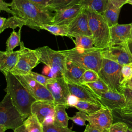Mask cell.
Returning a JSON list of instances; mask_svg holds the SVG:
<instances>
[{"label":"cell","instance_id":"6da1fadb","mask_svg":"<svg viewBox=\"0 0 132 132\" xmlns=\"http://www.w3.org/2000/svg\"><path fill=\"white\" fill-rule=\"evenodd\" d=\"M10 8L18 16L26 22V26L38 31L40 25L51 24L54 13L29 0H12Z\"/></svg>","mask_w":132,"mask_h":132},{"label":"cell","instance_id":"7a4b0ae2","mask_svg":"<svg viewBox=\"0 0 132 132\" xmlns=\"http://www.w3.org/2000/svg\"><path fill=\"white\" fill-rule=\"evenodd\" d=\"M7 86L5 90L11 102L25 120L31 114L32 104L37 101L25 89L16 76L11 73L4 74Z\"/></svg>","mask_w":132,"mask_h":132},{"label":"cell","instance_id":"3957f363","mask_svg":"<svg viewBox=\"0 0 132 132\" xmlns=\"http://www.w3.org/2000/svg\"><path fill=\"white\" fill-rule=\"evenodd\" d=\"M60 51L65 56L68 61L86 70H91L98 73L101 69L103 57L101 50L95 47L82 49L75 47Z\"/></svg>","mask_w":132,"mask_h":132},{"label":"cell","instance_id":"277c9868","mask_svg":"<svg viewBox=\"0 0 132 132\" xmlns=\"http://www.w3.org/2000/svg\"><path fill=\"white\" fill-rule=\"evenodd\" d=\"M86 10L89 15V25L93 40L94 46L99 50L109 47L110 27L107 22L102 15L91 10Z\"/></svg>","mask_w":132,"mask_h":132},{"label":"cell","instance_id":"5b68a950","mask_svg":"<svg viewBox=\"0 0 132 132\" xmlns=\"http://www.w3.org/2000/svg\"><path fill=\"white\" fill-rule=\"evenodd\" d=\"M24 120L6 93L0 103V132H5L8 129L14 131L24 124Z\"/></svg>","mask_w":132,"mask_h":132},{"label":"cell","instance_id":"8992f818","mask_svg":"<svg viewBox=\"0 0 132 132\" xmlns=\"http://www.w3.org/2000/svg\"><path fill=\"white\" fill-rule=\"evenodd\" d=\"M122 67L115 61L103 58L101 69L98 73L99 78L108 86L110 90L121 93L123 89Z\"/></svg>","mask_w":132,"mask_h":132},{"label":"cell","instance_id":"52a82bcc","mask_svg":"<svg viewBox=\"0 0 132 132\" xmlns=\"http://www.w3.org/2000/svg\"><path fill=\"white\" fill-rule=\"evenodd\" d=\"M40 61L50 68L58 77L63 76L65 72L67 59L60 51L44 46L35 50Z\"/></svg>","mask_w":132,"mask_h":132},{"label":"cell","instance_id":"ba28073f","mask_svg":"<svg viewBox=\"0 0 132 132\" xmlns=\"http://www.w3.org/2000/svg\"><path fill=\"white\" fill-rule=\"evenodd\" d=\"M20 46L18 62L10 73L15 76L27 75L40 61L35 50L25 47L23 42Z\"/></svg>","mask_w":132,"mask_h":132},{"label":"cell","instance_id":"9c48e42d","mask_svg":"<svg viewBox=\"0 0 132 132\" xmlns=\"http://www.w3.org/2000/svg\"><path fill=\"white\" fill-rule=\"evenodd\" d=\"M16 76L25 89L37 101H46L54 103L52 94L45 86L27 75Z\"/></svg>","mask_w":132,"mask_h":132},{"label":"cell","instance_id":"30bf717a","mask_svg":"<svg viewBox=\"0 0 132 132\" xmlns=\"http://www.w3.org/2000/svg\"><path fill=\"white\" fill-rule=\"evenodd\" d=\"M54 98V104L67 106V101L71 94L65 79L63 76L52 78L46 85Z\"/></svg>","mask_w":132,"mask_h":132},{"label":"cell","instance_id":"8fae6325","mask_svg":"<svg viewBox=\"0 0 132 132\" xmlns=\"http://www.w3.org/2000/svg\"><path fill=\"white\" fill-rule=\"evenodd\" d=\"M100 50L104 58L115 61L122 65L132 64V55L126 43L112 45Z\"/></svg>","mask_w":132,"mask_h":132},{"label":"cell","instance_id":"7c38bea8","mask_svg":"<svg viewBox=\"0 0 132 132\" xmlns=\"http://www.w3.org/2000/svg\"><path fill=\"white\" fill-rule=\"evenodd\" d=\"M87 121L90 124L102 131L104 129H109L113 123L112 111L104 107L97 112L88 115Z\"/></svg>","mask_w":132,"mask_h":132},{"label":"cell","instance_id":"4fadbf2b","mask_svg":"<svg viewBox=\"0 0 132 132\" xmlns=\"http://www.w3.org/2000/svg\"><path fill=\"white\" fill-rule=\"evenodd\" d=\"M84 9L82 5L77 4L58 10L54 13L51 24L69 25Z\"/></svg>","mask_w":132,"mask_h":132},{"label":"cell","instance_id":"5bb4252c","mask_svg":"<svg viewBox=\"0 0 132 132\" xmlns=\"http://www.w3.org/2000/svg\"><path fill=\"white\" fill-rule=\"evenodd\" d=\"M69 32L73 40V35H82L92 37L89 25V15L87 10H83L68 25Z\"/></svg>","mask_w":132,"mask_h":132},{"label":"cell","instance_id":"9a60e30c","mask_svg":"<svg viewBox=\"0 0 132 132\" xmlns=\"http://www.w3.org/2000/svg\"><path fill=\"white\" fill-rule=\"evenodd\" d=\"M98 99L103 106L111 110L122 109L126 106L123 94L110 90L101 94L98 96Z\"/></svg>","mask_w":132,"mask_h":132},{"label":"cell","instance_id":"2e32d148","mask_svg":"<svg viewBox=\"0 0 132 132\" xmlns=\"http://www.w3.org/2000/svg\"><path fill=\"white\" fill-rule=\"evenodd\" d=\"M132 24H116L110 27L109 46L123 44L130 39Z\"/></svg>","mask_w":132,"mask_h":132},{"label":"cell","instance_id":"e0dca14e","mask_svg":"<svg viewBox=\"0 0 132 132\" xmlns=\"http://www.w3.org/2000/svg\"><path fill=\"white\" fill-rule=\"evenodd\" d=\"M67 82L71 94L77 97L79 100L102 105L97 96L85 85L69 81Z\"/></svg>","mask_w":132,"mask_h":132},{"label":"cell","instance_id":"ac0fdd59","mask_svg":"<svg viewBox=\"0 0 132 132\" xmlns=\"http://www.w3.org/2000/svg\"><path fill=\"white\" fill-rule=\"evenodd\" d=\"M31 113L36 114L42 124L47 118L55 117V104L46 101H36L31 106Z\"/></svg>","mask_w":132,"mask_h":132},{"label":"cell","instance_id":"d6986e66","mask_svg":"<svg viewBox=\"0 0 132 132\" xmlns=\"http://www.w3.org/2000/svg\"><path fill=\"white\" fill-rule=\"evenodd\" d=\"M18 50L0 52V70L4 75L10 73L14 68L18 62Z\"/></svg>","mask_w":132,"mask_h":132},{"label":"cell","instance_id":"ffe728a7","mask_svg":"<svg viewBox=\"0 0 132 132\" xmlns=\"http://www.w3.org/2000/svg\"><path fill=\"white\" fill-rule=\"evenodd\" d=\"M86 70L74 63L68 60L65 72L63 77L67 81L80 84L81 78Z\"/></svg>","mask_w":132,"mask_h":132},{"label":"cell","instance_id":"44dd1931","mask_svg":"<svg viewBox=\"0 0 132 132\" xmlns=\"http://www.w3.org/2000/svg\"><path fill=\"white\" fill-rule=\"evenodd\" d=\"M109 0H81L79 4L85 9L103 15Z\"/></svg>","mask_w":132,"mask_h":132},{"label":"cell","instance_id":"7402d4cb","mask_svg":"<svg viewBox=\"0 0 132 132\" xmlns=\"http://www.w3.org/2000/svg\"><path fill=\"white\" fill-rule=\"evenodd\" d=\"M120 10L121 8H117L109 1H108L103 16L109 27L118 24Z\"/></svg>","mask_w":132,"mask_h":132},{"label":"cell","instance_id":"603a6c76","mask_svg":"<svg viewBox=\"0 0 132 132\" xmlns=\"http://www.w3.org/2000/svg\"><path fill=\"white\" fill-rule=\"evenodd\" d=\"M41 29L48 31L55 36H65L71 39L69 32V27L67 25H56L52 24H43L40 25Z\"/></svg>","mask_w":132,"mask_h":132},{"label":"cell","instance_id":"cb8c5ba5","mask_svg":"<svg viewBox=\"0 0 132 132\" xmlns=\"http://www.w3.org/2000/svg\"><path fill=\"white\" fill-rule=\"evenodd\" d=\"M73 41L75 45V47L82 49L93 48V40L91 36L82 35H73Z\"/></svg>","mask_w":132,"mask_h":132},{"label":"cell","instance_id":"d4e9b609","mask_svg":"<svg viewBox=\"0 0 132 132\" xmlns=\"http://www.w3.org/2000/svg\"><path fill=\"white\" fill-rule=\"evenodd\" d=\"M28 132H43V125L35 114H31L24 121Z\"/></svg>","mask_w":132,"mask_h":132},{"label":"cell","instance_id":"484cf974","mask_svg":"<svg viewBox=\"0 0 132 132\" xmlns=\"http://www.w3.org/2000/svg\"><path fill=\"white\" fill-rule=\"evenodd\" d=\"M81 0H51L47 8L51 12H56L60 9L79 4Z\"/></svg>","mask_w":132,"mask_h":132},{"label":"cell","instance_id":"4316f807","mask_svg":"<svg viewBox=\"0 0 132 132\" xmlns=\"http://www.w3.org/2000/svg\"><path fill=\"white\" fill-rule=\"evenodd\" d=\"M67 107L63 105L58 104L55 105V121L64 127H68L69 120V117H68L65 110Z\"/></svg>","mask_w":132,"mask_h":132},{"label":"cell","instance_id":"83f0119b","mask_svg":"<svg viewBox=\"0 0 132 132\" xmlns=\"http://www.w3.org/2000/svg\"><path fill=\"white\" fill-rule=\"evenodd\" d=\"M74 107L78 110L90 115L97 112L102 108L104 107V106L95 103L79 100Z\"/></svg>","mask_w":132,"mask_h":132},{"label":"cell","instance_id":"f1b7e54d","mask_svg":"<svg viewBox=\"0 0 132 132\" xmlns=\"http://www.w3.org/2000/svg\"><path fill=\"white\" fill-rule=\"evenodd\" d=\"M93 93L98 97L102 93L107 92L109 90L108 86L100 78L96 81L84 84Z\"/></svg>","mask_w":132,"mask_h":132},{"label":"cell","instance_id":"f546056e","mask_svg":"<svg viewBox=\"0 0 132 132\" xmlns=\"http://www.w3.org/2000/svg\"><path fill=\"white\" fill-rule=\"evenodd\" d=\"M113 118V122H122L125 123L128 128L132 130V112L125 113L119 109L111 110Z\"/></svg>","mask_w":132,"mask_h":132},{"label":"cell","instance_id":"4dcf8cb0","mask_svg":"<svg viewBox=\"0 0 132 132\" xmlns=\"http://www.w3.org/2000/svg\"><path fill=\"white\" fill-rule=\"evenodd\" d=\"M26 25L27 23L25 20L18 16L13 15L6 19L3 28L0 29V33H2L8 28L14 29L18 27L22 28L23 26Z\"/></svg>","mask_w":132,"mask_h":132},{"label":"cell","instance_id":"1f68e13d","mask_svg":"<svg viewBox=\"0 0 132 132\" xmlns=\"http://www.w3.org/2000/svg\"><path fill=\"white\" fill-rule=\"evenodd\" d=\"M22 28H19L18 32L13 31L6 41V50L8 51H13L16 47L20 46L21 41V32Z\"/></svg>","mask_w":132,"mask_h":132},{"label":"cell","instance_id":"d6a6232c","mask_svg":"<svg viewBox=\"0 0 132 132\" xmlns=\"http://www.w3.org/2000/svg\"><path fill=\"white\" fill-rule=\"evenodd\" d=\"M43 132H76L67 127H64L54 121L53 123L42 124Z\"/></svg>","mask_w":132,"mask_h":132},{"label":"cell","instance_id":"836d02e7","mask_svg":"<svg viewBox=\"0 0 132 132\" xmlns=\"http://www.w3.org/2000/svg\"><path fill=\"white\" fill-rule=\"evenodd\" d=\"M122 94L124 95L126 106L124 108L118 109L125 113L132 112V90L127 87H125L123 88Z\"/></svg>","mask_w":132,"mask_h":132},{"label":"cell","instance_id":"e575fe53","mask_svg":"<svg viewBox=\"0 0 132 132\" xmlns=\"http://www.w3.org/2000/svg\"><path fill=\"white\" fill-rule=\"evenodd\" d=\"M99 78V76L97 72L91 70H86L82 75L80 82V84H84L96 81Z\"/></svg>","mask_w":132,"mask_h":132},{"label":"cell","instance_id":"d590c367","mask_svg":"<svg viewBox=\"0 0 132 132\" xmlns=\"http://www.w3.org/2000/svg\"><path fill=\"white\" fill-rule=\"evenodd\" d=\"M69 120H72L75 124L80 126H85V122L88 120V114L79 111L76 112L75 114L72 117H69Z\"/></svg>","mask_w":132,"mask_h":132},{"label":"cell","instance_id":"8d00e7d4","mask_svg":"<svg viewBox=\"0 0 132 132\" xmlns=\"http://www.w3.org/2000/svg\"><path fill=\"white\" fill-rule=\"evenodd\" d=\"M122 86L125 87L132 78V64L123 65L122 69Z\"/></svg>","mask_w":132,"mask_h":132},{"label":"cell","instance_id":"74e56055","mask_svg":"<svg viewBox=\"0 0 132 132\" xmlns=\"http://www.w3.org/2000/svg\"><path fill=\"white\" fill-rule=\"evenodd\" d=\"M27 75L45 86L52 79V78L48 77L46 75L38 74L32 71Z\"/></svg>","mask_w":132,"mask_h":132},{"label":"cell","instance_id":"f35d334b","mask_svg":"<svg viewBox=\"0 0 132 132\" xmlns=\"http://www.w3.org/2000/svg\"><path fill=\"white\" fill-rule=\"evenodd\" d=\"M128 127L124 122H117L113 123L109 129V132H127Z\"/></svg>","mask_w":132,"mask_h":132},{"label":"cell","instance_id":"ab89813d","mask_svg":"<svg viewBox=\"0 0 132 132\" xmlns=\"http://www.w3.org/2000/svg\"><path fill=\"white\" fill-rule=\"evenodd\" d=\"M0 10L5 11L12 15H16L15 12L10 8V3H7L4 0H0Z\"/></svg>","mask_w":132,"mask_h":132},{"label":"cell","instance_id":"60d3db41","mask_svg":"<svg viewBox=\"0 0 132 132\" xmlns=\"http://www.w3.org/2000/svg\"><path fill=\"white\" fill-rule=\"evenodd\" d=\"M79 99L73 94H71L67 101V106L68 107H74L79 101Z\"/></svg>","mask_w":132,"mask_h":132},{"label":"cell","instance_id":"b9f144b4","mask_svg":"<svg viewBox=\"0 0 132 132\" xmlns=\"http://www.w3.org/2000/svg\"><path fill=\"white\" fill-rule=\"evenodd\" d=\"M114 6L118 8H121V7L125 4H126L128 0H109Z\"/></svg>","mask_w":132,"mask_h":132},{"label":"cell","instance_id":"7bdbcfd3","mask_svg":"<svg viewBox=\"0 0 132 132\" xmlns=\"http://www.w3.org/2000/svg\"><path fill=\"white\" fill-rule=\"evenodd\" d=\"M31 2L42 7L44 8H46L50 2V0H29Z\"/></svg>","mask_w":132,"mask_h":132},{"label":"cell","instance_id":"ee69618b","mask_svg":"<svg viewBox=\"0 0 132 132\" xmlns=\"http://www.w3.org/2000/svg\"><path fill=\"white\" fill-rule=\"evenodd\" d=\"M84 132H102V131L89 123L86 125Z\"/></svg>","mask_w":132,"mask_h":132},{"label":"cell","instance_id":"f6af8a7d","mask_svg":"<svg viewBox=\"0 0 132 132\" xmlns=\"http://www.w3.org/2000/svg\"><path fill=\"white\" fill-rule=\"evenodd\" d=\"M126 45L128 47V50L129 51L131 55H132V39H129L126 42Z\"/></svg>","mask_w":132,"mask_h":132},{"label":"cell","instance_id":"bcb514c9","mask_svg":"<svg viewBox=\"0 0 132 132\" xmlns=\"http://www.w3.org/2000/svg\"><path fill=\"white\" fill-rule=\"evenodd\" d=\"M14 132H28L26 130L24 124L20 126V127H18L16 129H15V130H14Z\"/></svg>","mask_w":132,"mask_h":132},{"label":"cell","instance_id":"7dc6e473","mask_svg":"<svg viewBox=\"0 0 132 132\" xmlns=\"http://www.w3.org/2000/svg\"><path fill=\"white\" fill-rule=\"evenodd\" d=\"M6 19H7L4 18V17L1 16L0 18V29L3 28V27L4 25V24H5V22Z\"/></svg>","mask_w":132,"mask_h":132},{"label":"cell","instance_id":"c3c4849f","mask_svg":"<svg viewBox=\"0 0 132 132\" xmlns=\"http://www.w3.org/2000/svg\"><path fill=\"white\" fill-rule=\"evenodd\" d=\"M125 87H127L132 90V84L131 83H127Z\"/></svg>","mask_w":132,"mask_h":132},{"label":"cell","instance_id":"681fc988","mask_svg":"<svg viewBox=\"0 0 132 132\" xmlns=\"http://www.w3.org/2000/svg\"><path fill=\"white\" fill-rule=\"evenodd\" d=\"M130 4V5H132V0H128L127 1V3H126V4Z\"/></svg>","mask_w":132,"mask_h":132},{"label":"cell","instance_id":"f907efd6","mask_svg":"<svg viewBox=\"0 0 132 132\" xmlns=\"http://www.w3.org/2000/svg\"><path fill=\"white\" fill-rule=\"evenodd\" d=\"M102 132H109V129H104Z\"/></svg>","mask_w":132,"mask_h":132},{"label":"cell","instance_id":"816d5d0a","mask_svg":"<svg viewBox=\"0 0 132 132\" xmlns=\"http://www.w3.org/2000/svg\"><path fill=\"white\" fill-rule=\"evenodd\" d=\"M130 39H132V27H131V33H130Z\"/></svg>","mask_w":132,"mask_h":132},{"label":"cell","instance_id":"f5cc1de1","mask_svg":"<svg viewBox=\"0 0 132 132\" xmlns=\"http://www.w3.org/2000/svg\"><path fill=\"white\" fill-rule=\"evenodd\" d=\"M127 132H132V130L130 129H129V128H128Z\"/></svg>","mask_w":132,"mask_h":132},{"label":"cell","instance_id":"db71d44e","mask_svg":"<svg viewBox=\"0 0 132 132\" xmlns=\"http://www.w3.org/2000/svg\"><path fill=\"white\" fill-rule=\"evenodd\" d=\"M128 83H131L132 84V78L130 79V80Z\"/></svg>","mask_w":132,"mask_h":132},{"label":"cell","instance_id":"11a10c76","mask_svg":"<svg viewBox=\"0 0 132 132\" xmlns=\"http://www.w3.org/2000/svg\"><path fill=\"white\" fill-rule=\"evenodd\" d=\"M50 1H51V0H50Z\"/></svg>","mask_w":132,"mask_h":132}]
</instances>
